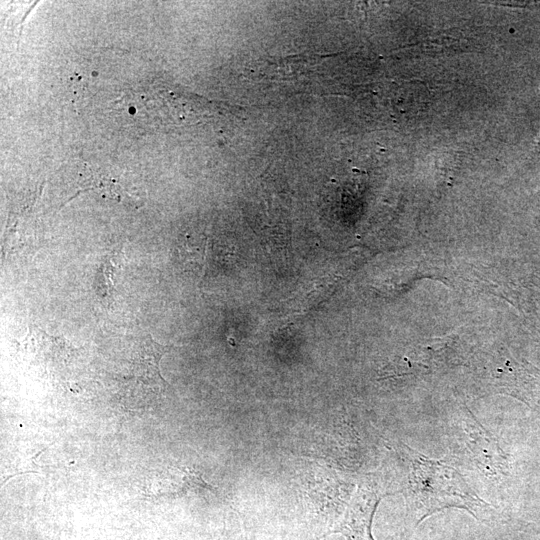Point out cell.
I'll return each instance as SVG.
<instances>
[{
	"label": "cell",
	"mask_w": 540,
	"mask_h": 540,
	"mask_svg": "<svg viewBox=\"0 0 540 540\" xmlns=\"http://www.w3.org/2000/svg\"><path fill=\"white\" fill-rule=\"evenodd\" d=\"M411 452L410 487L422 511L417 524L446 508L464 509L479 518L477 513L486 508V502L474 493L457 470L413 450Z\"/></svg>",
	"instance_id": "6da1fadb"
},
{
	"label": "cell",
	"mask_w": 540,
	"mask_h": 540,
	"mask_svg": "<svg viewBox=\"0 0 540 540\" xmlns=\"http://www.w3.org/2000/svg\"><path fill=\"white\" fill-rule=\"evenodd\" d=\"M171 348L157 343L149 334L133 342L124 371L117 377L119 396L126 406L149 407L163 395L169 384L161 376L159 362Z\"/></svg>",
	"instance_id": "7a4b0ae2"
},
{
	"label": "cell",
	"mask_w": 540,
	"mask_h": 540,
	"mask_svg": "<svg viewBox=\"0 0 540 540\" xmlns=\"http://www.w3.org/2000/svg\"><path fill=\"white\" fill-rule=\"evenodd\" d=\"M382 496L366 484L360 485L348 505L332 526L329 534H341L346 540H375L372 536V522Z\"/></svg>",
	"instance_id": "3957f363"
},
{
	"label": "cell",
	"mask_w": 540,
	"mask_h": 540,
	"mask_svg": "<svg viewBox=\"0 0 540 540\" xmlns=\"http://www.w3.org/2000/svg\"><path fill=\"white\" fill-rule=\"evenodd\" d=\"M209 487L211 486L193 470L170 468L150 480L148 494L153 497L182 496L190 491Z\"/></svg>",
	"instance_id": "277c9868"
},
{
	"label": "cell",
	"mask_w": 540,
	"mask_h": 540,
	"mask_svg": "<svg viewBox=\"0 0 540 540\" xmlns=\"http://www.w3.org/2000/svg\"><path fill=\"white\" fill-rule=\"evenodd\" d=\"M395 106L403 115L415 116L426 110L430 102V91L419 80L401 82L394 91Z\"/></svg>",
	"instance_id": "5b68a950"
}]
</instances>
